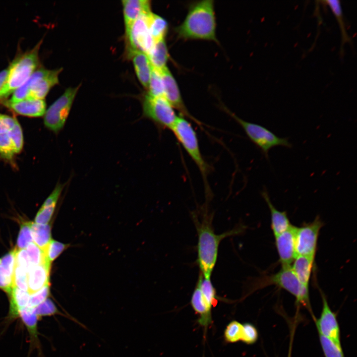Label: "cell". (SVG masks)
I'll return each mask as SVG.
<instances>
[{
  "instance_id": "7c38bea8",
  "label": "cell",
  "mask_w": 357,
  "mask_h": 357,
  "mask_svg": "<svg viewBox=\"0 0 357 357\" xmlns=\"http://www.w3.org/2000/svg\"><path fill=\"white\" fill-rule=\"evenodd\" d=\"M159 72L163 82L164 97L165 99L174 109L179 111V115L201 126L202 123L192 116L187 109L181 97L177 82L168 67L166 66Z\"/></svg>"
},
{
  "instance_id": "f1b7e54d",
  "label": "cell",
  "mask_w": 357,
  "mask_h": 357,
  "mask_svg": "<svg viewBox=\"0 0 357 357\" xmlns=\"http://www.w3.org/2000/svg\"><path fill=\"white\" fill-rule=\"evenodd\" d=\"M148 93L152 97H164V88L161 76L159 71L152 67L149 80Z\"/></svg>"
},
{
  "instance_id": "52a82bcc",
  "label": "cell",
  "mask_w": 357,
  "mask_h": 357,
  "mask_svg": "<svg viewBox=\"0 0 357 357\" xmlns=\"http://www.w3.org/2000/svg\"><path fill=\"white\" fill-rule=\"evenodd\" d=\"M228 114L242 128L249 139L261 150L266 159H268L270 150L276 146L291 148L292 144L288 138L280 137L266 127L245 121L226 109Z\"/></svg>"
},
{
  "instance_id": "d4e9b609",
  "label": "cell",
  "mask_w": 357,
  "mask_h": 357,
  "mask_svg": "<svg viewBox=\"0 0 357 357\" xmlns=\"http://www.w3.org/2000/svg\"><path fill=\"white\" fill-rule=\"evenodd\" d=\"M147 20L149 30L154 42L165 39L168 30L167 21L152 12L147 15Z\"/></svg>"
},
{
  "instance_id": "d590c367",
  "label": "cell",
  "mask_w": 357,
  "mask_h": 357,
  "mask_svg": "<svg viewBox=\"0 0 357 357\" xmlns=\"http://www.w3.org/2000/svg\"><path fill=\"white\" fill-rule=\"evenodd\" d=\"M9 137L12 144L15 154L19 153L23 145L22 130L17 121L13 127L8 132Z\"/></svg>"
},
{
  "instance_id": "836d02e7",
  "label": "cell",
  "mask_w": 357,
  "mask_h": 357,
  "mask_svg": "<svg viewBox=\"0 0 357 357\" xmlns=\"http://www.w3.org/2000/svg\"><path fill=\"white\" fill-rule=\"evenodd\" d=\"M35 312L38 318L56 314L68 317V316L61 313L53 301L48 298L35 307Z\"/></svg>"
},
{
  "instance_id": "ab89813d",
  "label": "cell",
  "mask_w": 357,
  "mask_h": 357,
  "mask_svg": "<svg viewBox=\"0 0 357 357\" xmlns=\"http://www.w3.org/2000/svg\"><path fill=\"white\" fill-rule=\"evenodd\" d=\"M258 337V331L254 325L249 323L243 324L241 342L247 345L253 344L257 341Z\"/></svg>"
},
{
  "instance_id": "83f0119b",
  "label": "cell",
  "mask_w": 357,
  "mask_h": 357,
  "mask_svg": "<svg viewBox=\"0 0 357 357\" xmlns=\"http://www.w3.org/2000/svg\"><path fill=\"white\" fill-rule=\"evenodd\" d=\"M196 286L200 289L212 306H215L218 302V297L217 295L216 291L211 282V279L204 278L199 273Z\"/></svg>"
},
{
  "instance_id": "44dd1931",
  "label": "cell",
  "mask_w": 357,
  "mask_h": 357,
  "mask_svg": "<svg viewBox=\"0 0 357 357\" xmlns=\"http://www.w3.org/2000/svg\"><path fill=\"white\" fill-rule=\"evenodd\" d=\"M314 263V258L297 255L291 265V268L299 282L307 288H309Z\"/></svg>"
},
{
  "instance_id": "d6986e66",
  "label": "cell",
  "mask_w": 357,
  "mask_h": 357,
  "mask_svg": "<svg viewBox=\"0 0 357 357\" xmlns=\"http://www.w3.org/2000/svg\"><path fill=\"white\" fill-rule=\"evenodd\" d=\"M125 30L142 14L151 11L150 1L148 0H124L122 1Z\"/></svg>"
},
{
  "instance_id": "cb8c5ba5",
  "label": "cell",
  "mask_w": 357,
  "mask_h": 357,
  "mask_svg": "<svg viewBox=\"0 0 357 357\" xmlns=\"http://www.w3.org/2000/svg\"><path fill=\"white\" fill-rule=\"evenodd\" d=\"M8 295L10 297L9 317L15 318L18 316L19 310L27 306L30 294L28 292L13 287Z\"/></svg>"
},
{
  "instance_id": "4fadbf2b",
  "label": "cell",
  "mask_w": 357,
  "mask_h": 357,
  "mask_svg": "<svg viewBox=\"0 0 357 357\" xmlns=\"http://www.w3.org/2000/svg\"><path fill=\"white\" fill-rule=\"evenodd\" d=\"M321 295L322 310L319 318L315 319L318 334L342 347L341 333L337 316L329 305L325 295L323 293H321Z\"/></svg>"
},
{
  "instance_id": "7a4b0ae2",
  "label": "cell",
  "mask_w": 357,
  "mask_h": 357,
  "mask_svg": "<svg viewBox=\"0 0 357 357\" xmlns=\"http://www.w3.org/2000/svg\"><path fill=\"white\" fill-rule=\"evenodd\" d=\"M183 40H201L218 42L214 1L204 0L191 4L182 22L175 28Z\"/></svg>"
},
{
  "instance_id": "ffe728a7",
  "label": "cell",
  "mask_w": 357,
  "mask_h": 357,
  "mask_svg": "<svg viewBox=\"0 0 357 357\" xmlns=\"http://www.w3.org/2000/svg\"><path fill=\"white\" fill-rule=\"evenodd\" d=\"M127 54V57L132 60L136 75L140 82L145 88H148L152 66L147 55L138 51H133Z\"/></svg>"
},
{
  "instance_id": "8d00e7d4",
  "label": "cell",
  "mask_w": 357,
  "mask_h": 357,
  "mask_svg": "<svg viewBox=\"0 0 357 357\" xmlns=\"http://www.w3.org/2000/svg\"><path fill=\"white\" fill-rule=\"evenodd\" d=\"M26 250L33 265L45 263L51 264L46 261L44 251L35 243H30L26 247Z\"/></svg>"
},
{
  "instance_id": "8992f818",
  "label": "cell",
  "mask_w": 357,
  "mask_h": 357,
  "mask_svg": "<svg viewBox=\"0 0 357 357\" xmlns=\"http://www.w3.org/2000/svg\"><path fill=\"white\" fill-rule=\"evenodd\" d=\"M61 70L43 68L37 70L13 93L9 101L15 103L26 99H44L50 89L59 83V74Z\"/></svg>"
},
{
  "instance_id": "e575fe53",
  "label": "cell",
  "mask_w": 357,
  "mask_h": 357,
  "mask_svg": "<svg viewBox=\"0 0 357 357\" xmlns=\"http://www.w3.org/2000/svg\"><path fill=\"white\" fill-rule=\"evenodd\" d=\"M8 132L0 134V156L6 160L11 161L15 152Z\"/></svg>"
},
{
  "instance_id": "6da1fadb",
  "label": "cell",
  "mask_w": 357,
  "mask_h": 357,
  "mask_svg": "<svg viewBox=\"0 0 357 357\" xmlns=\"http://www.w3.org/2000/svg\"><path fill=\"white\" fill-rule=\"evenodd\" d=\"M198 235L197 263L200 273L207 279H211L217 262L218 248L221 241L226 238L241 233L242 229L236 228L231 231L217 235L212 225V217L205 211L201 219L195 214H192Z\"/></svg>"
},
{
  "instance_id": "7dc6e473",
  "label": "cell",
  "mask_w": 357,
  "mask_h": 357,
  "mask_svg": "<svg viewBox=\"0 0 357 357\" xmlns=\"http://www.w3.org/2000/svg\"></svg>"
},
{
  "instance_id": "5b68a950",
  "label": "cell",
  "mask_w": 357,
  "mask_h": 357,
  "mask_svg": "<svg viewBox=\"0 0 357 357\" xmlns=\"http://www.w3.org/2000/svg\"><path fill=\"white\" fill-rule=\"evenodd\" d=\"M42 41L33 49L18 57L8 68L6 81L0 90V98L7 97L22 86L39 64L38 52Z\"/></svg>"
},
{
  "instance_id": "d6a6232c",
  "label": "cell",
  "mask_w": 357,
  "mask_h": 357,
  "mask_svg": "<svg viewBox=\"0 0 357 357\" xmlns=\"http://www.w3.org/2000/svg\"><path fill=\"white\" fill-rule=\"evenodd\" d=\"M31 224L32 222H24L21 225L17 239V249H24L33 241Z\"/></svg>"
},
{
  "instance_id": "484cf974",
  "label": "cell",
  "mask_w": 357,
  "mask_h": 357,
  "mask_svg": "<svg viewBox=\"0 0 357 357\" xmlns=\"http://www.w3.org/2000/svg\"><path fill=\"white\" fill-rule=\"evenodd\" d=\"M31 229L33 241L44 250L52 240L50 225L32 223Z\"/></svg>"
},
{
  "instance_id": "f35d334b",
  "label": "cell",
  "mask_w": 357,
  "mask_h": 357,
  "mask_svg": "<svg viewBox=\"0 0 357 357\" xmlns=\"http://www.w3.org/2000/svg\"><path fill=\"white\" fill-rule=\"evenodd\" d=\"M27 273L25 269L15 265L13 276L14 287L28 292Z\"/></svg>"
},
{
  "instance_id": "4316f807",
  "label": "cell",
  "mask_w": 357,
  "mask_h": 357,
  "mask_svg": "<svg viewBox=\"0 0 357 357\" xmlns=\"http://www.w3.org/2000/svg\"><path fill=\"white\" fill-rule=\"evenodd\" d=\"M18 316L22 319L26 326L32 339L37 338V320L38 317L35 312V308L24 307L18 311Z\"/></svg>"
},
{
  "instance_id": "74e56055",
  "label": "cell",
  "mask_w": 357,
  "mask_h": 357,
  "mask_svg": "<svg viewBox=\"0 0 357 357\" xmlns=\"http://www.w3.org/2000/svg\"><path fill=\"white\" fill-rule=\"evenodd\" d=\"M56 204L57 203L48 204L44 202L35 217V223L47 224L52 218Z\"/></svg>"
},
{
  "instance_id": "30bf717a",
  "label": "cell",
  "mask_w": 357,
  "mask_h": 357,
  "mask_svg": "<svg viewBox=\"0 0 357 357\" xmlns=\"http://www.w3.org/2000/svg\"><path fill=\"white\" fill-rule=\"evenodd\" d=\"M324 223L317 216L311 222L295 229V246L297 255L315 259L320 231Z\"/></svg>"
},
{
  "instance_id": "ba28073f",
  "label": "cell",
  "mask_w": 357,
  "mask_h": 357,
  "mask_svg": "<svg viewBox=\"0 0 357 357\" xmlns=\"http://www.w3.org/2000/svg\"><path fill=\"white\" fill-rule=\"evenodd\" d=\"M143 115L162 129L171 130L178 116L164 97H152L146 94L142 101Z\"/></svg>"
},
{
  "instance_id": "2e32d148",
  "label": "cell",
  "mask_w": 357,
  "mask_h": 357,
  "mask_svg": "<svg viewBox=\"0 0 357 357\" xmlns=\"http://www.w3.org/2000/svg\"><path fill=\"white\" fill-rule=\"evenodd\" d=\"M3 104L15 113L27 117H41L46 112V105L43 99H26L15 103L6 101Z\"/></svg>"
},
{
  "instance_id": "ee69618b",
  "label": "cell",
  "mask_w": 357,
  "mask_h": 357,
  "mask_svg": "<svg viewBox=\"0 0 357 357\" xmlns=\"http://www.w3.org/2000/svg\"><path fill=\"white\" fill-rule=\"evenodd\" d=\"M17 121L15 118L0 114V134L8 131Z\"/></svg>"
},
{
  "instance_id": "e0dca14e",
  "label": "cell",
  "mask_w": 357,
  "mask_h": 357,
  "mask_svg": "<svg viewBox=\"0 0 357 357\" xmlns=\"http://www.w3.org/2000/svg\"><path fill=\"white\" fill-rule=\"evenodd\" d=\"M261 194L270 210L271 228L275 237L288 230L292 225L290 223L287 212L279 211L273 205L265 187L263 188Z\"/></svg>"
},
{
  "instance_id": "603a6c76",
  "label": "cell",
  "mask_w": 357,
  "mask_h": 357,
  "mask_svg": "<svg viewBox=\"0 0 357 357\" xmlns=\"http://www.w3.org/2000/svg\"><path fill=\"white\" fill-rule=\"evenodd\" d=\"M323 2L330 8L338 22L341 33V48L340 52L342 53L344 45L347 43H350L351 40L346 29L341 2L338 0H326Z\"/></svg>"
},
{
  "instance_id": "7bdbcfd3",
  "label": "cell",
  "mask_w": 357,
  "mask_h": 357,
  "mask_svg": "<svg viewBox=\"0 0 357 357\" xmlns=\"http://www.w3.org/2000/svg\"><path fill=\"white\" fill-rule=\"evenodd\" d=\"M14 249L15 265L28 271L33 265L31 263L26 249L17 248Z\"/></svg>"
},
{
  "instance_id": "3957f363",
  "label": "cell",
  "mask_w": 357,
  "mask_h": 357,
  "mask_svg": "<svg viewBox=\"0 0 357 357\" xmlns=\"http://www.w3.org/2000/svg\"><path fill=\"white\" fill-rule=\"evenodd\" d=\"M271 285L276 286L289 292L295 298L297 304L301 305L311 312L309 288L299 282L291 266L281 268L276 273L265 276L253 282L242 298L258 290Z\"/></svg>"
},
{
  "instance_id": "f546056e",
  "label": "cell",
  "mask_w": 357,
  "mask_h": 357,
  "mask_svg": "<svg viewBox=\"0 0 357 357\" xmlns=\"http://www.w3.org/2000/svg\"><path fill=\"white\" fill-rule=\"evenodd\" d=\"M321 347L325 357H345L341 346L319 334Z\"/></svg>"
},
{
  "instance_id": "60d3db41",
  "label": "cell",
  "mask_w": 357,
  "mask_h": 357,
  "mask_svg": "<svg viewBox=\"0 0 357 357\" xmlns=\"http://www.w3.org/2000/svg\"><path fill=\"white\" fill-rule=\"evenodd\" d=\"M50 293V286L49 284H48L38 292L30 295V298L27 307H36L48 298Z\"/></svg>"
},
{
  "instance_id": "9a60e30c",
  "label": "cell",
  "mask_w": 357,
  "mask_h": 357,
  "mask_svg": "<svg viewBox=\"0 0 357 357\" xmlns=\"http://www.w3.org/2000/svg\"><path fill=\"white\" fill-rule=\"evenodd\" d=\"M190 303L194 310L199 315L197 320L198 324L206 332L212 322L213 306L197 286H195L192 294Z\"/></svg>"
},
{
  "instance_id": "5bb4252c",
  "label": "cell",
  "mask_w": 357,
  "mask_h": 357,
  "mask_svg": "<svg viewBox=\"0 0 357 357\" xmlns=\"http://www.w3.org/2000/svg\"><path fill=\"white\" fill-rule=\"evenodd\" d=\"M296 226L275 237V246L282 268L291 267L297 256L295 246Z\"/></svg>"
},
{
  "instance_id": "4dcf8cb0",
  "label": "cell",
  "mask_w": 357,
  "mask_h": 357,
  "mask_svg": "<svg viewBox=\"0 0 357 357\" xmlns=\"http://www.w3.org/2000/svg\"><path fill=\"white\" fill-rule=\"evenodd\" d=\"M243 324L236 320L230 322L224 331V339L226 342L234 343L240 341Z\"/></svg>"
},
{
  "instance_id": "1f68e13d",
  "label": "cell",
  "mask_w": 357,
  "mask_h": 357,
  "mask_svg": "<svg viewBox=\"0 0 357 357\" xmlns=\"http://www.w3.org/2000/svg\"><path fill=\"white\" fill-rule=\"evenodd\" d=\"M68 246V244L52 239L43 250L46 261L51 264Z\"/></svg>"
},
{
  "instance_id": "8fae6325",
  "label": "cell",
  "mask_w": 357,
  "mask_h": 357,
  "mask_svg": "<svg viewBox=\"0 0 357 357\" xmlns=\"http://www.w3.org/2000/svg\"><path fill=\"white\" fill-rule=\"evenodd\" d=\"M148 14L140 16L125 30L127 53L138 51L148 55L153 48L155 42L149 30Z\"/></svg>"
},
{
  "instance_id": "b9f144b4",
  "label": "cell",
  "mask_w": 357,
  "mask_h": 357,
  "mask_svg": "<svg viewBox=\"0 0 357 357\" xmlns=\"http://www.w3.org/2000/svg\"><path fill=\"white\" fill-rule=\"evenodd\" d=\"M13 276V273L0 265V289L8 294L14 287Z\"/></svg>"
},
{
  "instance_id": "f6af8a7d",
  "label": "cell",
  "mask_w": 357,
  "mask_h": 357,
  "mask_svg": "<svg viewBox=\"0 0 357 357\" xmlns=\"http://www.w3.org/2000/svg\"><path fill=\"white\" fill-rule=\"evenodd\" d=\"M8 68L0 72V90L3 87L7 76Z\"/></svg>"
},
{
  "instance_id": "7402d4cb",
  "label": "cell",
  "mask_w": 357,
  "mask_h": 357,
  "mask_svg": "<svg viewBox=\"0 0 357 357\" xmlns=\"http://www.w3.org/2000/svg\"><path fill=\"white\" fill-rule=\"evenodd\" d=\"M147 56L154 69L160 71L166 67L169 54L165 39L155 42Z\"/></svg>"
},
{
  "instance_id": "bcb514c9",
  "label": "cell",
  "mask_w": 357,
  "mask_h": 357,
  "mask_svg": "<svg viewBox=\"0 0 357 357\" xmlns=\"http://www.w3.org/2000/svg\"><path fill=\"white\" fill-rule=\"evenodd\" d=\"M291 351H292V350L291 349H289L288 354V357H291Z\"/></svg>"
},
{
  "instance_id": "277c9868",
  "label": "cell",
  "mask_w": 357,
  "mask_h": 357,
  "mask_svg": "<svg viewBox=\"0 0 357 357\" xmlns=\"http://www.w3.org/2000/svg\"><path fill=\"white\" fill-rule=\"evenodd\" d=\"M171 130L199 169L208 194L209 187L207 177L210 167L202 155L197 135L192 124L188 119L179 115Z\"/></svg>"
},
{
  "instance_id": "9c48e42d",
  "label": "cell",
  "mask_w": 357,
  "mask_h": 357,
  "mask_svg": "<svg viewBox=\"0 0 357 357\" xmlns=\"http://www.w3.org/2000/svg\"><path fill=\"white\" fill-rule=\"evenodd\" d=\"M79 89L68 88L45 113L44 124L50 130L58 132L63 127Z\"/></svg>"
},
{
  "instance_id": "ac0fdd59",
  "label": "cell",
  "mask_w": 357,
  "mask_h": 357,
  "mask_svg": "<svg viewBox=\"0 0 357 357\" xmlns=\"http://www.w3.org/2000/svg\"><path fill=\"white\" fill-rule=\"evenodd\" d=\"M51 264L33 265L28 271V292L30 295L38 292L49 284Z\"/></svg>"
}]
</instances>
